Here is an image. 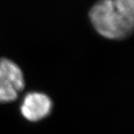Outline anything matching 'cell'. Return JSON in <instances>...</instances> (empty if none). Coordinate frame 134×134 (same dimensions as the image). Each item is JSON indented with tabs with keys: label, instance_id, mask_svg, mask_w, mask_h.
I'll use <instances>...</instances> for the list:
<instances>
[{
	"label": "cell",
	"instance_id": "2",
	"mask_svg": "<svg viewBox=\"0 0 134 134\" xmlns=\"http://www.w3.org/2000/svg\"><path fill=\"white\" fill-rule=\"evenodd\" d=\"M25 78L21 68L8 58H0V103L14 101L24 90Z\"/></svg>",
	"mask_w": 134,
	"mask_h": 134
},
{
	"label": "cell",
	"instance_id": "1",
	"mask_svg": "<svg viewBox=\"0 0 134 134\" xmlns=\"http://www.w3.org/2000/svg\"><path fill=\"white\" fill-rule=\"evenodd\" d=\"M89 17L94 29L110 40H123L134 32V0H98Z\"/></svg>",
	"mask_w": 134,
	"mask_h": 134
},
{
	"label": "cell",
	"instance_id": "3",
	"mask_svg": "<svg viewBox=\"0 0 134 134\" xmlns=\"http://www.w3.org/2000/svg\"><path fill=\"white\" fill-rule=\"evenodd\" d=\"M52 107V100L46 94L40 92H30L23 99L20 113L26 120L37 122L51 114Z\"/></svg>",
	"mask_w": 134,
	"mask_h": 134
}]
</instances>
